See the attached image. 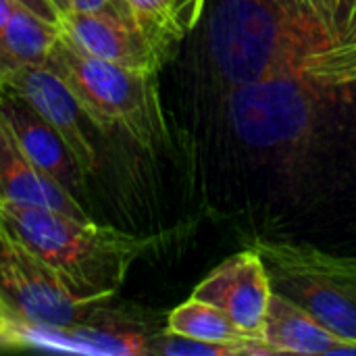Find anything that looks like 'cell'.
<instances>
[{"instance_id": "obj_1", "label": "cell", "mask_w": 356, "mask_h": 356, "mask_svg": "<svg viewBox=\"0 0 356 356\" xmlns=\"http://www.w3.org/2000/svg\"><path fill=\"white\" fill-rule=\"evenodd\" d=\"M330 46L319 25L277 0H221L209 25L213 63L229 86L309 77V60Z\"/></svg>"}, {"instance_id": "obj_2", "label": "cell", "mask_w": 356, "mask_h": 356, "mask_svg": "<svg viewBox=\"0 0 356 356\" xmlns=\"http://www.w3.org/2000/svg\"><path fill=\"white\" fill-rule=\"evenodd\" d=\"M0 223L88 302L111 300L148 238L44 207L0 202Z\"/></svg>"}, {"instance_id": "obj_3", "label": "cell", "mask_w": 356, "mask_h": 356, "mask_svg": "<svg viewBox=\"0 0 356 356\" xmlns=\"http://www.w3.org/2000/svg\"><path fill=\"white\" fill-rule=\"evenodd\" d=\"M46 65L67 81L83 115L102 131L121 129L142 148L167 140L156 73L96 58L65 33L54 42Z\"/></svg>"}, {"instance_id": "obj_4", "label": "cell", "mask_w": 356, "mask_h": 356, "mask_svg": "<svg viewBox=\"0 0 356 356\" xmlns=\"http://www.w3.org/2000/svg\"><path fill=\"white\" fill-rule=\"evenodd\" d=\"M273 292L311 313L342 340L356 342V257L332 254L317 246L257 240Z\"/></svg>"}, {"instance_id": "obj_5", "label": "cell", "mask_w": 356, "mask_h": 356, "mask_svg": "<svg viewBox=\"0 0 356 356\" xmlns=\"http://www.w3.org/2000/svg\"><path fill=\"white\" fill-rule=\"evenodd\" d=\"M311 77H277L232 86L227 117L234 134L254 148H286L309 138L317 123L319 90Z\"/></svg>"}, {"instance_id": "obj_6", "label": "cell", "mask_w": 356, "mask_h": 356, "mask_svg": "<svg viewBox=\"0 0 356 356\" xmlns=\"http://www.w3.org/2000/svg\"><path fill=\"white\" fill-rule=\"evenodd\" d=\"M0 298L13 321L35 327H69L94 305L79 298L65 280L0 223ZM104 302V300H102Z\"/></svg>"}, {"instance_id": "obj_7", "label": "cell", "mask_w": 356, "mask_h": 356, "mask_svg": "<svg viewBox=\"0 0 356 356\" xmlns=\"http://www.w3.org/2000/svg\"><path fill=\"white\" fill-rule=\"evenodd\" d=\"M98 302L75 325L35 327L10 321V346H33L56 353L108 356L150 355L154 336L165 327L150 313Z\"/></svg>"}, {"instance_id": "obj_8", "label": "cell", "mask_w": 356, "mask_h": 356, "mask_svg": "<svg viewBox=\"0 0 356 356\" xmlns=\"http://www.w3.org/2000/svg\"><path fill=\"white\" fill-rule=\"evenodd\" d=\"M273 288L267 267L257 250H244L223 261L194 290L200 298L223 311L244 334L263 340V325Z\"/></svg>"}, {"instance_id": "obj_9", "label": "cell", "mask_w": 356, "mask_h": 356, "mask_svg": "<svg viewBox=\"0 0 356 356\" xmlns=\"http://www.w3.org/2000/svg\"><path fill=\"white\" fill-rule=\"evenodd\" d=\"M2 92L23 98L33 106L67 142L81 171L92 175L98 169V154L81 125V106L67 81L48 65H31L17 71L2 86Z\"/></svg>"}, {"instance_id": "obj_10", "label": "cell", "mask_w": 356, "mask_h": 356, "mask_svg": "<svg viewBox=\"0 0 356 356\" xmlns=\"http://www.w3.org/2000/svg\"><path fill=\"white\" fill-rule=\"evenodd\" d=\"M60 27L79 50L127 69L156 73L169 60L131 19L69 10L60 17Z\"/></svg>"}, {"instance_id": "obj_11", "label": "cell", "mask_w": 356, "mask_h": 356, "mask_svg": "<svg viewBox=\"0 0 356 356\" xmlns=\"http://www.w3.org/2000/svg\"><path fill=\"white\" fill-rule=\"evenodd\" d=\"M0 202L44 207L77 219H88L79 200L46 175L21 148L0 111Z\"/></svg>"}, {"instance_id": "obj_12", "label": "cell", "mask_w": 356, "mask_h": 356, "mask_svg": "<svg viewBox=\"0 0 356 356\" xmlns=\"http://www.w3.org/2000/svg\"><path fill=\"white\" fill-rule=\"evenodd\" d=\"M0 111L4 113L10 129L23 152L52 179H56L67 192L75 196L83 186L86 173L75 154L60 138V134L23 98L0 90Z\"/></svg>"}, {"instance_id": "obj_13", "label": "cell", "mask_w": 356, "mask_h": 356, "mask_svg": "<svg viewBox=\"0 0 356 356\" xmlns=\"http://www.w3.org/2000/svg\"><path fill=\"white\" fill-rule=\"evenodd\" d=\"M263 340L275 355H334L342 338L323 327L311 313L296 302L273 292L265 325Z\"/></svg>"}, {"instance_id": "obj_14", "label": "cell", "mask_w": 356, "mask_h": 356, "mask_svg": "<svg viewBox=\"0 0 356 356\" xmlns=\"http://www.w3.org/2000/svg\"><path fill=\"white\" fill-rule=\"evenodd\" d=\"M165 330L200 342L227 344L240 355H275L265 340L244 334L223 311L194 296L167 315Z\"/></svg>"}, {"instance_id": "obj_15", "label": "cell", "mask_w": 356, "mask_h": 356, "mask_svg": "<svg viewBox=\"0 0 356 356\" xmlns=\"http://www.w3.org/2000/svg\"><path fill=\"white\" fill-rule=\"evenodd\" d=\"M60 35V23H50L15 6L13 17L0 35V86L25 67L46 65L48 54Z\"/></svg>"}, {"instance_id": "obj_16", "label": "cell", "mask_w": 356, "mask_h": 356, "mask_svg": "<svg viewBox=\"0 0 356 356\" xmlns=\"http://www.w3.org/2000/svg\"><path fill=\"white\" fill-rule=\"evenodd\" d=\"M136 25L171 58L173 48L196 27L207 0H125Z\"/></svg>"}, {"instance_id": "obj_17", "label": "cell", "mask_w": 356, "mask_h": 356, "mask_svg": "<svg viewBox=\"0 0 356 356\" xmlns=\"http://www.w3.org/2000/svg\"><path fill=\"white\" fill-rule=\"evenodd\" d=\"M307 75L323 88L356 83V42H338L307 65Z\"/></svg>"}, {"instance_id": "obj_18", "label": "cell", "mask_w": 356, "mask_h": 356, "mask_svg": "<svg viewBox=\"0 0 356 356\" xmlns=\"http://www.w3.org/2000/svg\"><path fill=\"white\" fill-rule=\"evenodd\" d=\"M294 6L319 25L334 44L342 42L356 17V0H292Z\"/></svg>"}, {"instance_id": "obj_19", "label": "cell", "mask_w": 356, "mask_h": 356, "mask_svg": "<svg viewBox=\"0 0 356 356\" xmlns=\"http://www.w3.org/2000/svg\"><path fill=\"white\" fill-rule=\"evenodd\" d=\"M150 355L159 356H240L238 348L227 344H215V342H200L192 340L179 334H173L169 330H161L154 340Z\"/></svg>"}, {"instance_id": "obj_20", "label": "cell", "mask_w": 356, "mask_h": 356, "mask_svg": "<svg viewBox=\"0 0 356 356\" xmlns=\"http://www.w3.org/2000/svg\"><path fill=\"white\" fill-rule=\"evenodd\" d=\"M69 6L75 13H106V15H117V17L134 21L131 10L125 0H69Z\"/></svg>"}, {"instance_id": "obj_21", "label": "cell", "mask_w": 356, "mask_h": 356, "mask_svg": "<svg viewBox=\"0 0 356 356\" xmlns=\"http://www.w3.org/2000/svg\"><path fill=\"white\" fill-rule=\"evenodd\" d=\"M13 2L17 6L25 8V10H29V13L46 19V21H50V23H60L63 15H60V10L56 8V4L52 0H13Z\"/></svg>"}, {"instance_id": "obj_22", "label": "cell", "mask_w": 356, "mask_h": 356, "mask_svg": "<svg viewBox=\"0 0 356 356\" xmlns=\"http://www.w3.org/2000/svg\"><path fill=\"white\" fill-rule=\"evenodd\" d=\"M15 6H17V4H15L13 0H0V35H2L4 29H6V25H8L10 17H13Z\"/></svg>"}, {"instance_id": "obj_23", "label": "cell", "mask_w": 356, "mask_h": 356, "mask_svg": "<svg viewBox=\"0 0 356 356\" xmlns=\"http://www.w3.org/2000/svg\"><path fill=\"white\" fill-rule=\"evenodd\" d=\"M0 346H10V319H0Z\"/></svg>"}, {"instance_id": "obj_24", "label": "cell", "mask_w": 356, "mask_h": 356, "mask_svg": "<svg viewBox=\"0 0 356 356\" xmlns=\"http://www.w3.org/2000/svg\"><path fill=\"white\" fill-rule=\"evenodd\" d=\"M54 4H56V8L60 10V15H65V13H69L71 10V6H69V0H52Z\"/></svg>"}, {"instance_id": "obj_25", "label": "cell", "mask_w": 356, "mask_h": 356, "mask_svg": "<svg viewBox=\"0 0 356 356\" xmlns=\"http://www.w3.org/2000/svg\"><path fill=\"white\" fill-rule=\"evenodd\" d=\"M342 42H356V17L355 21H353V25H350V29H348V33H346V38Z\"/></svg>"}, {"instance_id": "obj_26", "label": "cell", "mask_w": 356, "mask_h": 356, "mask_svg": "<svg viewBox=\"0 0 356 356\" xmlns=\"http://www.w3.org/2000/svg\"><path fill=\"white\" fill-rule=\"evenodd\" d=\"M0 319H10V321H13V317H10V313H8L6 305L2 302V298H0Z\"/></svg>"}, {"instance_id": "obj_27", "label": "cell", "mask_w": 356, "mask_h": 356, "mask_svg": "<svg viewBox=\"0 0 356 356\" xmlns=\"http://www.w3.org/2000/svg\"><path fill=\"white\" fill-rule=\"evenodd\" d=\"M277 2H280V4H284V6H288V8H296L292 0H277ZM296 10H298V8H296Z\"/></svg>"}]
</instances>
